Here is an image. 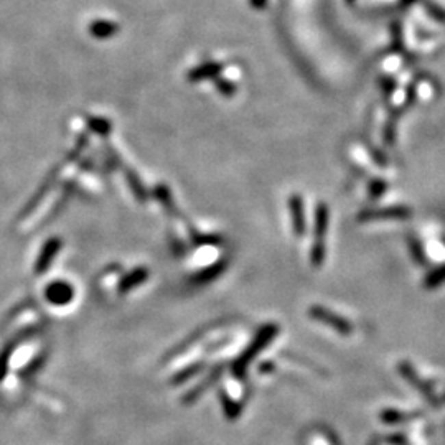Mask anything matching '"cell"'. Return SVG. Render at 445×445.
I'll return each instance as SVG.
<instances>
[{"label":"cell","mask_w":445,"mask_h":445,"mask_svg":"<svg viewBox=\"0 0 445 445\" xmlns=\"http://www.w3.org/2000/svg\"><path fill=\"white\" fill-rule=\"evenodd\" d=\"M48 298H50V301L55 302V303L70 302V298H71L70 285H66V284L50 285V289H48Z\"/></svg>","instance_id":"6da1fadb"}]
</instances>
